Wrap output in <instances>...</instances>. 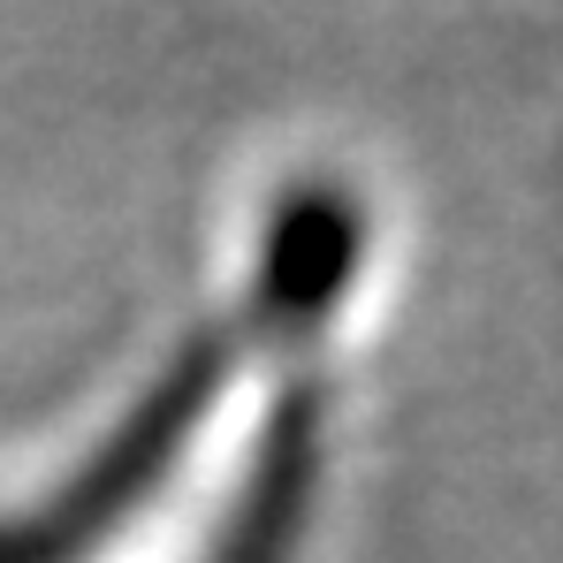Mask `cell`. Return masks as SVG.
<instances>
[{"label": "cell", "instance_id": "obj_1", "mask_svg": "<svg viewBox=\"0 0 563 563\" xmlns=\"http://www.w3.org/2000/svg\"><path fill=\"white\" fill-rule=\"evenodd\" d=\"M213 388H221V351H190L184 366L168 374V388L114 434V450L99 457V472H85L31 533H15L0 563H69L77 549H92V533H107V526L153 487V472L184 450V427L198 419V404H206Z\"/></svg>", "mask_w": 563, "mask_h": 563}]
</instances>
